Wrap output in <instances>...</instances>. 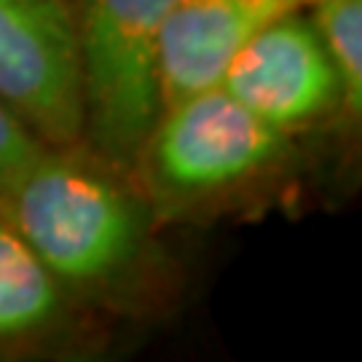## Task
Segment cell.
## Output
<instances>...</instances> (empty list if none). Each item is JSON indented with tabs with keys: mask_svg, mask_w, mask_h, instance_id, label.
Here are the masks:
<instances>
[{
	"mask_svg": "<svg viewBox=\"0 0 362 362\" xmlns=\"http://www.w3.org/2000/svg\"><path fill=\"white\" fill-rule=\"evenodd\" d=\"M0 100L43 145L83 140V81L67 0H0Z\"/></svg>",
	"mask_w": 362,
	"mask_h": 362,
	"instance_id": "5b68a950",
	"label": "cell"
},
{
	"mask_svg": "<svg viewBox=\"0 0 362 362\" xmlns=\"http://www.w3.org/2000/svg\"><path fill=\"white\" fill-rule=\"evenodd\" d=\"M309 19L344 91V127L362 116V0H309Z\"/></svg>",
	"mask_w": 362,
	"mask_h": 362,
	"instance_id": "ba28073f",
	"label": "cell"
},
{
	"mask_svg": "<svg viewBox=\"0 0 362 362\" xmlns=\"http://www.w3.org/2000/svg\"><path fill=\"white\" fill-rule=\"evenodd\" d=\"M220 86L290 137L344 124L341 81L306 8L282 13L258 30L231 57Z\"/></svg>",
	"mask_w": 362,
	"mask_h": 362,
	"instance_id": "277c9868",
	"label": "cell"
},
{
	"mask_svg": "<svg viewBox=\"0 0 362 362\" xmlns=\"http://www.w3.org/2000/svg\"><path fill=\"white\" fill-rule=\"evenodd\" d=\"M0 215L70 296L105 322L158 320L177 306L180 260L134 172L83 143L43 145Z\"/></svg>",
	"mask_w": 362,
	"mask_h": 362,
	"instance_id": "6da1fadb",
	"label": "cell"
},
{
	"mask_svg": "<svg viewBox=\"0 0 362 362\" xmlns=\"http://www.w3.org/2000/svg\"><path fill=\"white\" fill-rule=\"evenodd\" d=\"M40 143L27 124L0 100V202L40 153Z\"/></svg>",
	"mask_w": 362,
	"mask_h": 362,
	"instance_id": "9c48e42d",
	"label": "cell"
},
{
	"mask_svg": "<svg viewBox=\"0 0 362 362\" xmlns=\"http://www.w3.org/2000/svg\"><path fill=\"white\" fill-rule=\"evenodd\" d=\"M107 330L0 215V362L91 360L107 346Z\"/></svg>",
	"mask_w": 362,
	"mask_h": 362,
	"instance_id": "8992f818",
	"label": "cell"
},
{
	"mask_svg": "<svg viewBox=\"0 0 362 362\" xmlns=\"http://www.w3.org/2000/svg\"><path fill=\"white\" fill-rule=\"evenodd\" d=\"M300 167V137L269 127L218 83L161 110L134 177L167 228L266 209L296 188Z\"/></svg>",
	"mask_w": 362,
	"mask_h": 362,
	"instance_id": "7a4b0ae2",
	"label": "cell"
},
{
	"mask_svg": "<svg viewBox=\"0 0 362 362\" xmlns=\"http://www.w3.org/2000/svg\"><path fill=\"white\" fill-rule=\"evenodd\" d=\"M175 0H67L83 81V143L134 172L161 116L158 43Z\"/></svg>",
	"mask_w": 362,
	"mask_h": 362,
	"instance_id": "3957f363",
	"label": "cell"
},
{
	"mask_svg": "<svg viewBox=\"0 0 362 362\" xmlns=\"http://www.w3.org/2000/svg\"><path fill=\"white\" fill-rule=\"evenodd\" d=\"M309 0H175L158 43L161 110L218 86L231 57L276 16Z\"/></svg>",
	"mask_w": 362,
	"mask_h": 362,
	"instance_id": "52a82bcc",
	"label": "cell"
}]
</instances>
